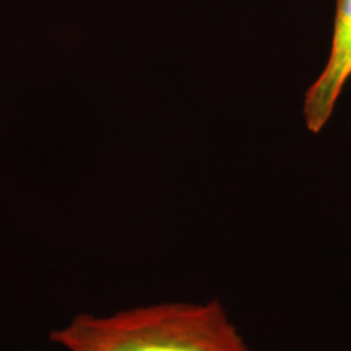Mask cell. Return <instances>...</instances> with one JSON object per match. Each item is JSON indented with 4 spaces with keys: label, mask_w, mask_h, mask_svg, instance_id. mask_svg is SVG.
Wrapping results in <instances>:
<instances>
[{
    "label": "cell",
    "mask_w": 351,
    "mask_h": 351,
    "mask_svg": "<svg viewBox=\"0 0 351 351\" xmlns=\"http://www.w3.org/2000/svg\"><path fill=\"white\" fill-rule=\"evenodd\" d=\"M49 339L67 351H254L218 301L80 314Z\"/></svg>",
    "instance_id": "1"
},
{
    "label": "cell",
    "mask_w": 351,
    "mask_h": 351,
    "mask_svg": "<svg viewBox=\"0 0 351 351\" xmlns=\"http://www.w3.org/2000/svg\"><path fill=\"white\" fill-rule=\"evenodd\" d=\"M351 78V0H335L330 56L315 82L307 88L302 117L307 130L319 134L330 121L343 88Z\"/></svg>",
    "instance_id": "2"
}]
</instances>
